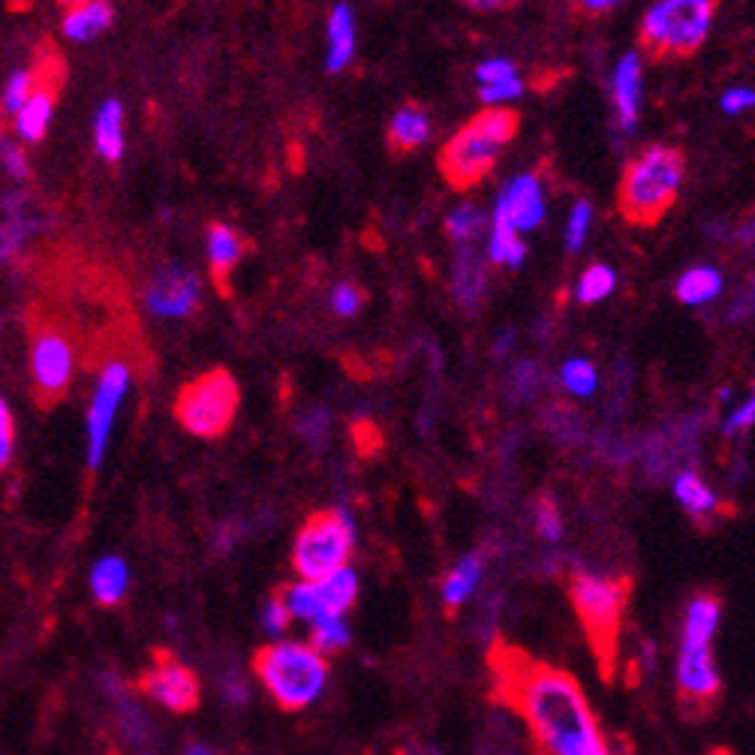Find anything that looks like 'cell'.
Instances as JSON below:
<instances>
[{
  "instance_id": "cell-1",
  "label": "cell",
  "mask_w": 755,
  "mask_h": 755,
  "mask_svg": "<svg viewBox=\"0 0 755 755\" xmlns=\"http://www.w3.org/2000/svg\"><path fill=\"white\" fill-rule=\"evenodd\" d=\"M496 696L524 716L536 741L551 755H609L599 737L597 716L576 680L560 668L496 642L488 656Z\"/></svg>"
},
{
  "instance_id": "cell-2",
  "label": "cell",
  "mask_w": 755,
  "mask_h": 755,
  "mask_svg": "<svg viewBox=\"0 0 755 755\" xmlns=\"http://www.w3.org/2000/svg\"><path fill=\"white\" fill-rule=\"evenodd\" d=\"M521 114L512 109H485L451 135L442 145L440 172L449 180L451 190H470L479 180L488 178L496 166L500 151L518 133Z\"/></svg>"
},
{
  "instance_id": "cell-3",
  "label": "cell",
  "mask_w": 755,
  "mask_h": 755,
  "mask_svg": "<svg viewBox=\"0 0 755 755\" xmlns=\"http://www.w3.org/2000/svg\"><path fill=\"white\" fill-rule=\"evenodd\" d=\"M687 175V160L677 147L654 145L626 166L617 190V208L626 223L656 226L671 211L680 184Z\"/></svg>"
},
{
  "instance_id": "cell-4",
  "label": "cell",
  "mask_w": 755,
  "mask_h": 755,
  "mask_svg": "<svg viewBox=\"0 0 755 755\" xmlns=\"http://www.w3.org/2000/svg\"><path fill=\"white\" fill-rule=\"evenodd\" d=\"M253 668L260 675L262 687L277 701L283 711H302L310 701L319 699V692L328 680L326 656L316 654L314 647L295 642H281L262 647L253 656Z\"/></svg>"
},
{
  "instance_id": "cell-5",
  "label": "cell",
  "mask_w": 755,
  "mask_h": 755,
  "mask_svg": "<svg viewBox=\"0 0 755 755\" xmlns=\"http://www.w3.org/2000/svg\"><path fill=\"white\" fill-rule=\"evenodd\" d=\"M569 597L584 626L590 647L597 654L602 675L611 677V666L617 656V638L626 602H630V581L626 578L576 576L569 584Z\"/></svg>"
},
{
  "instance_id": "cell-6",
  "label": "cell",
  "mask_w": 755,
  "mask_h": 755,
  "mask_svg": "<svg viewBox=\"0 0 755 755\" xmlns=\"http://www.w3.org/2000/svg\"><path fill=\"white\" fill-rule=\"evenodd\" d=\"M716 0H659L644 15L642 45L654 57L692 55L711 31Z\"/></svg>"
},
{
  "instance_id": "cell-7",
  "label": "cell",
  "mask_w": 755,
  "mask_h": 755,
  "mask_svg": "<svg viewBox=\"0 0 755 755\" xmlns=\"http://www.w3.org/2000/svg\"><path fill=\"white\" fill-rule=\"evenodd\" d=\"M238 404H241V397H238L236 376L217 368L180 389L175 397V416H178L180 428L190 430L193 437L215 440L232 428Z\"/></svg>"
},
{
  "instance_id": "cell-8",
  "label": "cell",
  "mask_w": 755,
  "mask_h": 755,
  "mask_svg": "<svg viewBox=\"0 0 755 755\" xmlns=\"http://www.w3.org/2000/svg\"><path fill=\"white\" fill-rule=\"evenodd\" d=\"M355 527L347 512H316L295 536L293 566L305 581H322L350 563Z\"/></svg>"
},
{
  "instance_id": "cell-9",
  "label": "cell",
  "mask_w": 755,
  "mask_h": 755,
  "mask_svg": "<svg viewBox=\"0 0 755 755\" xmlns=\"http://www.w3.org/2000/svg\"><path fill=\"white\" fill-rule=\"evenodd\" d=\"M76 371V352L67 331L52 322H36L31 338V383L40 406H55L67 395Z\"/></svg>"
},
{
  "instance_id": "cell-10",
  "label": "cell",
  "mask_w": 755,
  "mask_h": 755,
  "mask_svg": "<svg viewBox=\"0 0 755 755\" xmlns=\"http://www.w3.org/2000/svg\"><path fill=\"white\" fill-rule=\"evenodd\" d=\"M130 385V368L124 361H109L102 368L97 389H94V401L88 406V467L100 470L102 458H106V446H109V434H112V422L121 409V401Z\"/></svg>"
},
{
  "instance_id": "cell-11",
  "label": "cell",
  "mask_w": 755,
  "mask_h": 755,
  "mask_svg": "<svg viewBox=\"0 0 755 755\" xmlns=\"http://www.w3.org/2000/svg\"><path fill=\"white\" fill-rule=\"evenodd\" d=\"M203 298V283L178 262L160 265L145 283V307L163 319H187L196 314Z\"/></svg>"
},
{
  "instance_id": "cell-12",
  "label": "cell",
  "mask_w": 755,
  "mask_h": 755,
  "mask_svg": "<svg viewBox=\"0 0 755 755\" xmlns=\"http://www.w3.org/2000/svg\"><path fill=\"white\" fill-rule=\"evenodd\" d=\"M139 689L175 713H190L199 708V677L180 666L172 654H154V666L139 677Z\"/></svg>"
},
{
  "instance_id": "cell-13",
  "label": "cell",
  "mask_w": 755,
  "mask_h": 755,
  "mask_svg": "<svg viewBox=\"0 0 755 755\" xmlns=\"http://www.w3.org/2000/svg\"><path fill=\"white\" fill-rule=\"evenodd\" d=\"M677 683L689 708H711L720 696V675L713 666L711 644L683 642L677 663Z\"/></svg>"
},
{
  "instance_id": "cell-14",
  "label": "cell",
  "mask_w": 755,
  "mask_h": 755,
  "mask_svg": "<svg viewBox=\"0 0 755 755\" xmlns=\"http://www.w3.org/2000/svg\"><path fill=\"white\" fill-rule=\"evenodd\" d=\"M496 215L506 217V223L515 232H527L545 220V199L536 175H518L496 199Z\"/></svg>"
},
{
  "instance_id": "cell-15",
  "label": "cell",
  "mask_w": 755,
  "mask_h": 755,
  "mask_svg": "<svg viewBox=\"0 0 755 755\" xmlns=\"http://www.w3.org/2000/svg\"><path fill=\"white\" fill-rule=\"evenodd\" d=\"M57 81H61V69L55 73H36V85L31 97L22 109L15 112V133L24 142H43L45 130L52 124L57 102Z\"/></svg>"
},
{
  "instance_id": "cell-16",
  "label": "cell",
  "mask_w": 755,
  "mask_h": 755,
  "mask_svg": "<svg viewBox=\"0 0 755 755\" xmlns=\"http://www.w3.org/2000/svg\"><path fill=\"white\" fill-rule=\"evenodd\" d=\"M36 232V220L28 215V196L7 193L0 203V262L12 260Z\"/></svg>"
},
{
  "instance_id": "cell-17",
  "label": "cell",
  "mask_w": 755,
  "mask_h": 755,
  "mask_svg": "<svg viewBox=\"0 0 755 755\" xmlns=\"http://www.w3.org/2000/svg\"><path fill=\"white\" fill-rule=\"evenodd\" d=\"M614 106L623 130H635L642 114V61L638 55H626L614 69Z\"/></svg>"
},
{
  "instance_id": "cell-18",
  "label": "cell",
  "mask_w": 755,
  "mask_h": 755,
  "mask_svg": "<svg viewBox=\"0 0 755 755\" xmlns=\"http://www.w3.org/2000/svg\"><path fill=\"white\" fill-rule=\"evenodd\" d=\"M244 250H248V244H244V238L238 236L236 229H229L223 223H211V229H208V262H211V274H215L220 293H229L226 277L241 262Z\"/></svg>"
},
{
  "instance_id": "cell-19",
  "label": "cell",
  "mask_w": 755,
  "mask_h": 755,
  "mask_svg": "<svg viewBox=\"0 0 755 755\" xmlns=\"http://www.w3.org/2000/svg\"><path fill=\"white\" fill-rule=\"evenodd\" d=\"M94 145L106 163L124 157V109L118 100H106L94 118Z\"/></svg>"
},
{
  "instance_id": "cell-20",
  "label": "cell",
  "mask_w": 755,
  "mask_h": 755,
  "mask_svg": "<svg viewBox=\"0 0 755 755\" xmlns=\"http://www.w3.org/2000/svg\"><path fill=\"white\" fill-rule=\"evenodd\" d=\"M112 19L114 10L109 0H85L79 7H73L64 19V34L76 43H88L94 36H100L102 31H109Z\"/></svg>"
},
{
  "instance_id": "cell-21",
  "label": "cell",
  "mask_w": 755,
  "mask_h": 755,
  "mask_svg": "<svg viewBox=\"0 0 755 755\" xmlns=\"http://www.w3.org/2000/svg\"><path fill=\"white\" fill-rule=\"evenodd\" d=\"M430 118L422 106H404L389 124V147L395 154H409L428 142Z\"/></svg>"
},
{
  "instance_id": "cell-22",
  "label": "cell",
  "mask_w": 755,
  "mask_h": 755,
  "mask_svg": "<svg viewBox=\"0 0 755 755\" xmlns=\"http://www.w3.org/2000/svg\"><path fill=\"white\" fill-rule=\"evenodd\" d=\"M355 52V22L347 3H338L328 15V73H340Z\"/></svg>"
},
{
  "instance_id": "cell-23",
  "label": "cell",
  "mask_w": 755,
  "mask_h": 755,
  "mask_svg": "<svg viewBox=\"0 0 755 755\" xmlns=\"http://www.w3.org/2000/svg\"><path fill=\"white\" fill-rule=\"evenodd\" d=\"M485 265L479 256H473L470 250H461L458 260H455V271H451V289H455V298L461 302L463 307L479 305V298L485 293Z\"/></svg>"
},
{
  "instance_id": "cell-24",
  "label": "cell",
  "mask_w": 755,
  "mask_h": 755,
  "mask_svg": "<svg viewBox=\"0 0 755 755\" xmlns=\"http://www.w3.org/2000/svg\"><path fill=\"white\" fill-rule=\"evenodd\" d=\"M314 587L319 605H322V614H340V617L355 602V593H359V581H355V576L347 566L322 578V581H314Z\"/></svg>"
},
{
  "instance_id": "cell-25",
  "label": "cell",
  "mask_w": 755,
  "mask_h": 755,
  "mask_svg": "<svg viewBox=\"0 0 755 755\" xmlns=\"http://www.w3.org/2000/svg\"><path fill=\"white\" fill-rule=\"evenodd\" d=\"M90 590L100 605H118L127 590V566L121 557H102L90 572Z\"/></svg>"
},
{
  "instance_id": "cell-26",
  "label": "cell",
  "mask_w": 755,
  "mask_h": 755,
  "mask_svg": "<svg viewBox=\"0 0 755 755\" xmlns=\"http://www.w3.org/2000/svg\"><path fill=\"white\" fill-rule=\"evenodd\" d=\"M722 293V271L699 265L689 269L680 281H677V298L683 305H708Z\"/></svg>"
},
{
  "instance_id": "cell-27",
  "label": "cell",
  "mask_w": 755,
  "mask_h": 755,
  "mask_svg": "<svg viewBox=\"0 0 755 755\" xmlns=\"http://www.w3.org/2000/svg\"><path fill=\"white\" fill-rule=\"evenodd\" d=\"M479 578H482V557H479V554L463 557L461 563L451 569L449 578H446V587H442V599H446L449 614H455V611L461 609L463 599L470 597L473 587L479 584Z\"/></svg>"
},
{
  "instance_id": "cell-28",
  "label": "cell",
  "mask_w": 755,
  "mask_h": 755,
  "mask_svg": "<svg viewBox=\"0 0 755 755\" xmlns=\"http://www.w3.org/2000/svg\"><path fill=\"white\" fill-rule=\"evenodd\" d=\"M488 256L494 265H508V269H518L524 256H527V248L521 236L506 223V217L496 215L494 211V226H491V244H488Z\"/></svg>"
},
{
  "instance_id": "cell-29",
  "label": "cell",
  "mask_w": 755,
  "mask_h": 755,
  "mask_svg": "<svg viewBox=\"0 0 755 755\" xmlns=\"http://www.w3.org/2000/svg\"><path fill=\"white\" fill-rule=\"evenodd\" d=\"M720 623V599L711 593H701L692 599L687 614V630H683V642H701L711 644V635L716 632Z\"/></svg>"
},
{
  "instance_id": "cell-30",
  "label": "cell",
  "mask_w": 755,
  "mask_h": 755,
  "mask_svg": "<svg viewBox=\"0 0 755 755\" xmlns=\"http://www.w3.org/2000/svg\"><path fill=\"white\" fill-rule=\"evenodd\" d=\"M310 623H314V644L310 647L316 654L335 656L350 644V626L343 623L340 614H322V617H316Z\"/></svg>"
},
{
  "instance_id": "cell-31",
  "label": "cell",
  "mask_w": 755,
  "mask_h": 755,
  "mask_svg": "<svg viewBox=\"0 0 755 755\" xmlns=\"http://www.w3.org/2000/svg\"><path fill=\"white\" fill-rule=\"evenodd\" d=\"M675 496L680 500V506L692 512V515H704L716 508V496L696 473H680L675 479Z\"/></svg>"
},
{
  "instance_id": "cell-32",
  "label": "cell",
  "mask_w": 755,
  "mask_h": 755,
  "mask_svg": "<svg viewBox=\"0 0 755 755\" xmlns=\"http://www.w3.org/2000/svg\"><path fill=\"white\" fill-rule=\"evenodd\" d=\"M614 283H617V277H614V271L609 265H590L581 274V281H578V302L581 305H597V302L614 293Z\"/></svg>"
},
{
  "instance_id": "cell-33",
  "label": "cell",
  "mask_w": 755,
  "mask_h": 755,
  "mask_svg": "<svg viewBox=\"0 0 755 755\" xmlns=\"http://www.w3.org/2000/svg\"><path fill=\"white\" fill-rule=\"evenodd\" d=\"M482 226H485V215H482L479 208H473V205H461V208H455V211L446 217V232H449V238H455L458 244H470V241L482 232Z\"/></svg>"
},
{
  "instance_id": "cell-34",
  "label": "cell",
  "mask_w": 755,
  "mask_h": 755,
  "mask_svg": "<svg viewBox=\"0 0 755 755\" xmlns=\"http://www.w3.org/2000/svg\"><path fill=\"white\" fill-rule=\"evenodd\" d=\"M34 85H36V69H19V73H12L10 81H7V88H3V97H0V102H3V112L15 118V112H19L24 102H28V97H31Z\"/></svg>"
},
{
  "instance_id": "cell-35",
  "label": "cell",
  "mask_w": 755,
  "mask_h": 755,
  "mask_svg": "<svg viewBox=\"0 0 755 755\" xmlns=\"http://www.w3.org/2000/svg\"><path fill=\"white\" fill-rule=\"evenodd\" d=\"M560 380H563V385L572 392V395L584 397L597 389V368L584 359H572L563 364Z\"/></svg>"
},
{
  "instance_id": "cell-36",
  "label": "cell",
  "mask_w": 755,
  "mask_h": 755,
  "mask_svg": "<svg viewBox=\"0 0 755 755\" xmlns=\"http://www.w3.org/2000/svg\"><path fill=\"white\" fill-rule=\"evenodd\" d=\"M590 220H593V208L590 203H578L569 215V226H566V248L581 250L587 241V229H590Z\"/></svg>"
},
{
  "instance_id": "cell-37",
  "label": "cell",
  "mask_w": 755,
  "mask_h": 755,
  "mask_svg": "<svg viewBox=\"0 0 755 755\" xmlns=\"http://www.w3.org/2000/svg\"><path fill=\"white\" fill-rule=\"evenodd\" d=\"M12 451H15V422H12L10 404L0 395V473L10 467Z\"/></svg>"
},
{
  "instance_id": "cell-38",
  "label": "cell",
  "mask_w": 755,
  "mask_h": 755,
  "mask_svg": "<svg viewBox=\"0 0 755 755\" xmlns=\"http://www.w3.org/2000/svg\"><path fill=\"white\" fill-rule=\"evenodd\" d=\"M364 305V293H361L355 283H338L335 293H331V307L338 316H355Z\"/></svg>"
},
{
  "instance_id": "cell-39",
  "label": "cell",
  "mask_w": 755,
  "mask_h": 755,
  "mask_svg": "<svg viewBox=\"0 0 755 755\" xmlns=\"http://www.w3.org/2000/svg\"><path fill=\"white\" fill-rule=\"evenodd\" d=\"M521 90H524V81L518 79V76H512V79H503V81H494V85H482V102L485 106H496V102H508L518 97Z\"/></svg>"
},
{
  "instance_id": "cell-40",
  "label": "cell",
  "mask_w": 755,
  "mask_h": 755,
  "mask_svg": "<svg viewBox=\"0 0 755 755\" xmlns=\"http://www.w3.org/2000/svg\"><path fill=\"white\" fill-rule=\"evenodd\" d=\"M536 527H539L541 539L557 541L560 533H563V521H560V512L554 503H539V512H536Z\"/></svg>"
},
{
  "instance_id": "cell-41",
  "label": "cell",
  "mask_w": 755,
  "mask_h": 755,
  "mask_svg": "<svg viewBox=\"0 0 755 755\" xmlns=\"http://www.w3.org/2000/svg\"><path fill=\"white\" fill-rule=\"evenodd\" d=\"M262 626H265V632H271V635L286 632V626H289V611L283 605V597L269 599V605L262 611Z\"/></svg>"
},
{
  "instance_id": "cell-42",
  "label": "cell",
  "mask_w": 755,
  "mask_h": 755,
  "mask_svg": "<svg viewBox=\"0 0 755 755\" xmlns=\"http://www.w3.org/2000/svg\"><path fill=\"white\" fill-rule=\"evenodd\" d=\"M475 76H479V81H482V85H494V81H503V79H512V76H518V69H515V64H512V61H506V57H494V61H485L482 67L475 69Z\"/></svg>"
},
{
  "instance_id": "cell-43",
  "label": "cell",
  "mask_w": 755,
  "mask_h": 755,
  "mask_svg": "<svg viewBox=\"0 0 755 755\" xmlns=\"http://www.w3.org/2000/svg\"><path fill=\"white\" fill-rule=\"evenodd\" d=\"M753 102H755L753 90L749 88H732V90H725V94H722L720 106H722V112L725 114H741V112H746V109H753Z\"/></svg>"
},
{
  "instance_id": "cell-44",
  "label": "cell",
  "mask_w": 755,
  "mask_h": 755,
  "mask_svg": "<svg viewBox=\"0 0 755 755\" xmlns=\"http://www.w3.org/2000/svg\"><path fill=\"white\" fill-rule=\"evenodd\" d=\"M755 418V401L753 397H746L744 406H737L732 413V418L725 422V437H734V434H741V430H746L749 425H753Z\"/></svg>"
},
{
  "instance_id": "cell-45",
  "label": "cell",
  "mask_w": 755,
  "mask_h": 755,
  "mask_svg": "<svg viewBox=\"0 0 755 755\" xmlns=\"http://www.w3.org/2000/svg\"><path fill=\"white\" fill-rule=\"evenodd\" d=\"M0 160H3V166H7V172H10L12 178H28V157H24L22 147L3 145Z\"/></svg>"
},
{
  "instance_id": "cell-46",
  "label": "cell",
  "mask_w": 755,
  "mask_h": 755,
  "mask_svg": "<svg viewBox=\"0 0 755 755\" xmlns=\"http://www.w3.org/2000/svg\"><path fill=\"white\" fill-rule=\"evenodd\" d=\"M326 430H328V418H326V413H322V409H316V413L305 416V422H302V434H305L310 442L326 440Z\"/></svg>"
},
{
  "instance_id": "cell-47",
  "label": "cell",
  "mask_w": 755,
  "mask_h": 755,
  "mask_svg": "<svg viewBox=\"0 0 755 755\" xmlns=\"http://www.w3.org/2000/svg\"><path fill=\"white\" fill-rule=\"evenodd\" d=\"M473 10H482V12H491V10H508V7H515L518 0H467Z\"/></svg>"
},
{
  "instance_id": "cell-48",
  "label": "cell",
  "mask_w": 755,
  "mask_h": 755,
  "mask_svg": "<svg viewBox=\"0 0 755 755\" xmlns=\"http://www.w3.org/2000/svg\"><path fill=\"white\" fill-rule=\"evenodd\" d=\"M576 3L587 12H609L611 7H617L621 0H576Z\"/></svg>"
},
{
  "instance_id": "cell-49",
  "label": "cell",
  "mask_w": 755,
  "mask_h": 755,
  "mask_svg": "<svg viewBox=\"0 0 755 755\" xmlns=\"http://www.w3.org/2000/svg\"><path fill=\"white\" fill-rule=\"evenodd\" d=\"M184 755H211V749H205V746H190Z\"/></svg>"
},
{
  "instance_id": "cell-50",
  "label": "cell",
  "mask_w": 755,
  "mask_h": 755,
  "mask_svg": "<svg viewBox=\"0 0 755 755\" xmlns=\"http://www.w3.org/2000/svg\"><path fill=\"white\" fill-rule=\"evenodd\" d=\"M61 3H64V7H69V10H73V7H79V3H85V0H61Z\"/></svg>"
},
{
  "instance_id": "cell-51",
  "label": "cell",
  "mask_w": 755,
  "mask_h": 755,
  "mask_svg": "<svg viewBox=\"0 0 755 755\" xmlns=\"http://www.w3.org/2000/svg\"><path fill=\"white\" fill-rule=\"evenodd\" d=\"M711 755H732L729 749H716V753H711Z\"/></svg>"
},
{
  "instance_id": "cell-52",
  "label": "cell",
  "mask_w": 755,
  "mask_h": 755,
  "mask_svg": "<svg viewBox=\"0 0 755 755\" xmlns=\"http://www.w3.org/2000/svg\"><path fill=\"white\" fill-rule=\"evenodd\" d=\"M0 151H3V135H0Z\"/></svg>"
}]
</instances>
